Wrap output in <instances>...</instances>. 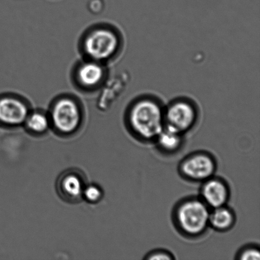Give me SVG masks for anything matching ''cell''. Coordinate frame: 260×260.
Wrapping results in <instances>:
<instances>
[{"label": "cell", "mask_w": 260, "mask_h": 260, "mask_svg": "<svg viewBox=\"0 0 260 260\" xmlns=\"http://www.w3.org/2000/svg\"><path fill=\"white\" fill-rule=\"evenodd\" d=\"M216 162L212 155L205 152H198L188 155L180 162V175L186 180L203 183L214 177Z\"/></svg>", "instance_id": "cell-5"}, {"label": "cell", "mask_w": 260, "mask_h": 260, "mask_svg": "<svg viewBox=\"0 0 260 260\" xmlns=\"http://www.w3.org/2000/svg\"><path fill=\"white\" fill-rule=\"evenodd\" d=\"M83 197L90 203L99 202L103 197V191L95 185L85 186L83 192Z\"/></svg>", "instance_id": "cell-14"}, {"label": "cell", "mask_w": 260, "mask_h": 260, "mask_svg": "<svg viewBox=\"0 0 260 260\" xmlns=\"http://www.w3.org/2000/svg\"><path fill=\"white\" fill-rule=\"evenodd\" d=\"M183 134L166 127L155 140L160 151L167 154H173L179 151L183 147Z\"/></svg>", "instance_id": "cell-10"}, {"label": "cell", "mask_w": 260, "mask_h": 260, "mask_svg": "<svg viewBox=\"0 0 260 260\" xmlns=\"http://www.w3.org/2000/svg\"><path fill=\"white\" fill-rule=\"evenodd\" d=\"M119 44V37L111 30L102 29L88 35L85 43L86 52L96 60H105L115 54Z\"/></svg>", "instance_id": "cell-6"}, {"label": "cell", "mask_w": 260, "mask_h": 260, "mask_svg": "<svg viewBox=\"0 0 260 260\" xmlns=\"http://www.w3.org/2000/svg\"><path fill=\"white\" fill-rule=\"evenodd\" d=\"M29 112L26 106L18 99L12 98L0 99V123L15 126L24 123Z\"/></svg>", "instance_id": "cell-9"}, {"label": "cell", "mask_w": 260, "mask_h": 260, "mask_svg": "<svg viewBox=\"0 0 260 260\" xmlns=\"http://www.w3.org/2000/svg\"><path fill=\"white\" fill-rule=\"evenodd\" d=\"M200 198L210 209L225 206L230 198V190L225 181L211 177L203 182Z\"/></svg>", "instance_id": "cell-7"}, {"label": "cell", "mask_w": 260, "mask_h": 260, "mask_svg": "<svg viewBox=\"0 0 260 260\" xmlns=\"http://www.w3.org/2000/svg\"><path fill=\"white\" fill-rule=\"evenodd\" d=\"M50 121L58 134L68 136L75 134L81 124L80 109L72 100L62 99L53 107Z\"/></svg>", "instance_id": "cell-4"}, {"label": "cell", "mask_w": 260, "mask_h": 260, "mask_svg": "<svg viewBox=\"0 0 260 260\" xmlns=\"http://www.w3.org/2000/svg\"><path fill=\"white\" fill-rule=\"evenodd\" d=\"M145 259L149 260H172L175 259L173 254L167 251L157 250L150 252Z\"/></svg>", "instance_id": "cell-16"}, {"label": "cell", "mask_w": 260, "mask_h": 260, "mask_svg": "<svg viewBox=\"0 0 260 260\" xmlns=\"http://www.w3.org/2000/svg\"><path fill=\"white\" fill-rule=\"evenodd\" d=\"M165 127L184 135L197 123L199 109L192 101L178 98L165 107Z\"/></svg>", "instance_id": "cell-3"}, {"label": "cell", "mask_w": 260, "mask_h": 260, "mask_svg": "<svg viewBox=\"0 0 260 260\" xmlns=\"http://www.w3.org/2000/svg\"><path fill=\"white\" fill-rule=\"evenodd\" d=\"M85 181L82 175L76 171H68L58 178L57 190L63 200L69 202H76L83 197Z\"/></svg>", "instance_id": "cell-8"}, {"label": "cell", "mask_w": 260, "mask_h": 260, "mask_svg": "<svg viewBox=\"0 0 260 260\" xmlns=\"http://www.w3.org/2000/svg\"><path fill=\"white\" fill-rule=\"evenodd\" d=\"M238 258L241 260H259L260 253L259 249L254 246L244 248L238 254Z\"/></svg>", "instance_id": "cell-15"}, {"label": "cell", "mask_w": 260, "mask_h": 260, "mask_svg": "<svg viewBox=\"0 0 260 260\" xmlns=\"http://www.w3.org/2000/svg\"><path fill=\"white\" fill-rule=\"evenodd\" d=\"M104 75L103 67L94 62L84 63L78 71L79 80L84 86L88 87L98 85L103 80Z\"/></svg>", "instance_id": "cell-12"}, {"label": "cell", "mask_w": 260, "mask_h": 260, "mask_svg": "<svg viewBox=\"0 0 260 260\" xmlns=\"http://www.w3.org/2000/svg\"><path fill=\"white\" fill-rule=\"evenodd\" d=\"M235 221V214L226 205L211 209L209 225L215 231L226 232L231 230Z\"/></svg>", "instance_id": "cell-11"}, {"label": "cell", "mask_w": 260, "mask_h": 260, "mask_svg": "<svg viewBox=\"0 0 260 260\" xmlns=\"http://www.w3.org/2000/svg\"><path fill=\"white\" fill-rule=\"evenodd\" d=\"M211 209L201 199L188 198L181 201L174 211L176 226L181 233L194 238L205 234L209 226Z\"/></svg>", "instance_id": "cell-2"}, {"label": "cell", "mask_w": 260, "mask_h": 260, "mask_svg": "<svg viewBox=\"0 0 260 260\" xmlns=\"http://www.w3.org/2000/svg\"><path fill=\"white\" fill-rule=\"evenodd\" d=\"M26 128L32 134H45L49 128L50 119L42 113H33L27 116L24 122Z\"/></svg>", "instance_id": "cell-13"}, {"label": "cell", "mask_w": 260, "mask_h": 260, "mask_svg": "<svg viewBox=\"0 0 260 260\" xmlns=\"http://www.w3.org/2000/svg\"><path fill=\"white\" fill-rule=\"evenodd\" d=\"M165 107L152 96H140L131 104L127 124L135 138L144 142H155L165 128Z\"/></svg>", "instance_id": "cell-1"}]
</instances>
